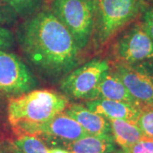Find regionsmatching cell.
<instances>
[{
  "instance_id": "cell-7",
  "label": "cell",
  "mask_w": 153,
  "mask_h": 153,
  "mask_svg": "<svg viewBox=\"0 0 153 153\" xmlns=\"http://www.w3.org/2000/svg\"><path fill=\"white\" fill-rule=\"evenodd\" d=\"M113 54L117 62L125 64H150L153 61V39L136 23L123 33L116 41Z\"/></svg>"
},
{
  "instance_id": "cell-13",
  "label": "cell",
  "mask_w": 153,
  "mask_h": 153,
  "mask_svg": "<svg viewBox=\"0 0 153 153\" xmlns=\"http://www.w3.org/2000/svg\"><path fill=\"white\" fill-rule=\"evenodd\" d=\"M66 150L72 153H113L116 143L112 134L86 135L69 144Z\"/></svg>"
},
{
  "instance_id": "cell-9",
  "label": "cell",
  "mask_w": 153,
  "mask_h": 153,
  "mask_svg": "<svg viewBox=\"0 0 153 153\" xmlns=\"http://www.w3.org/2000/svg\"><path fill=\"white\" fill-rule=\"evenodd\" d=\"M86 135L88 134L76 120L61 112L41 126L36 137L44 138L55 146L66 148L69 144Z\"/></svg>"
},
{
  "instance_id": "cell-8",
  "label": "cell",
  "mask_w": 153,
  "mask_h": 153,
  "mask_svg": "<svg viewBox=\"0 0 153 153\" xmlns=\"http://www.w3.org/2000/svg\"><path fill=\"white\" fill-rule=\"evenodd\" d=\"M147 65L117 62L112 69L140 107L153 105V72Z\"/></svg>"
},
{
  "instance_id": "cell-6",
  "label": "cell",
  "mask_w": 153,
  "mask_h": 153,
  "mask_svg": "<svg viewBox=\"0 0 153 153\" xmlns=\"http://www.w3.org/2000/svg\"><path fill=\"white\" fill-rule=\"evenodd\" d=\"M37 84L35 76L19 56L0 49V93L16 97L33 90Z\"/></svg>"
},
{
  "instance_id": "cell-25",
  "label": "cell",
  "mask_w": 153,
  "mask_h": 153,
  "mask_svg": "<svg viewBox=\"0 0 153 153\" xmlns=\"http://www.w3.org/2000/svg\"><path fill=\"white\" fill-rule=\"evenodd\" d=\"M113 153H126V152L123 149H119V150H115V152Z\"/></svg>"
},
{
  "instance_id": "cell-22",
  "label": "cell",
  "mask_w": 153,
  "mask_h": 153,
  "mask_svg": "<svg viewBox=\"0 0 153 153\" xmlns=\"http://www.w3.org/2000/svg\"><path fill=\"white\" fill-rule=\"evenodd\" d=\"M142 23L144 29L153 39V5L143 10Z\"/></svg>"
},
{
  "instance_id": "cell-2",
  "label": "cell",
  "mask_w": 153,
  "mask_h": 153,
  "mask_svg": "<svg viewBox=\"0 0 153 153\" xmlns=\"http://www.w3.org/2000/svg\"><path fill=\"white\" fill-rule=\"evenodd\" d=\"M69 105L66 95L49 89H33L11 98L7 104V119L18 137L36 136L38 129Z\"/></svg>"
},
{
  "instance_id": "cell-17",
  "label": "cell",
  "mask_w": 153,
  "mask_h": 153,
  "mask_svg": "<svg viewBox=\"0 0 153 153\" xmlns=\"http://www.w3.org/2000/svg\"><path fill=\"white\" fill-rule=\"evenodd\" d=\"M136 124L145 136L153 139V105L140 107Z\"/></svg>"
},
{
  "instance_id": "cell-14",
  "label": "cell",
  "mask_w": 153,
  "mask_h": 153,
  "mask_svg": "<svg viewBox=\"0 0 153 153\" xmlns=\"http://www.w3.org/2000/svg\"><path fill=\"white\" fill-rule=\"evenodd\" d=\"M108 121L115 143L123 150L131 147L146 137L136 123L120 119H108Z\"/></svg>"
},
{
  "instance_id": "cell-16",
  "label": "cell",
  "mask_w": 153,
  "mask_h": 153,
  "mask_svg": "<svg viewBox=\"0 0 153 153\" xmlns=\"http://www.w3.org/2000/svg\"><path fill=\"white\" fill-rule=\"evenodd\" d=\"M10 7L18 16H28L36 13L41 0H2Z\"/></svg>"
},
{
  "instance_id": "cell-12",
  "label": "cell",
  "mask_w": 153,
  "mask_h": 153,
  "mask_svg": "<svg viewBox=\"0 0 153 153\" xmlns=\"http://www.w3.org/2000/svg\"><path fill=\"white\" fill-rule=\"evenodd\" d=\"M103 99L130 103L140 106L137 101L131 96L124 84L111 68L105 71L99 84L97 91L94 100Z\"/></svg>"
},
{
  "instance_id": "cell-3",
  "label": "cell",
  "mask_w": 153,
  "mask_h": 153,
  "mask_svg": "<svg viewBox=\"0 0 153 153\" xmlns=\"http://www.w3.org/2000/svg\"><path fill=\"white\" fill-rule=\"evenodd\" d=\"M95 20L94 38L97 46L110 39L146 8L144 0H94Z\"/></svg>"
},
{
  "instance_id": "cell-19",
  "label": "cell",
  "mask_w": 153,
  "mask_h": 153,
  "mask_svg": "<svg viewBox=\"0 0 153 153\" xmlns=\"http://www.w3.org/2000/svg\"><path fill=\"white\" fill-rule=\"evenodd\" d=\"M17 14L10 6L0 0V26L13 25L17 22Z\"/></svg>"
},
{
  "instance_id": "cell-23",
  "label": "cell",
  "mask_w": 153,
  "mask_h": 153,
  "mask_svg": "<svg viewBox=\"0 0 153 153\" xmlns=\"http://www.w3.org/2000/svg\"><path fill=\"white\" fill-rule=\"evenodd\" d=\"M12 140H0V153H15Z\"/></svg>"
},
{
  "instance_id": "cell-5",
  "label": "cell",
  "mask_w": 153,
  "mask_h": 153,
  "mask_svg": "<svg viewBox=\"0 0 153 153\" xmlns=\"http://www.w3.org/2000/svg\"><path fill=\"white\" fill-rule=\"evenodd\" d=\"M110 68L108 60H91L64 76L60 89L66 97L94 100L102 76Z\"/></svg>"
},
{
  "instance_id": "cell-21",
  "label": "cell",
  "mask_w": 153,
  "mask_h": 153,
  "mask_svg": "<svg viewBox=\"0 0 153 153\" xmlns=\"http://www.w3.org/2000/svg\"><path fill=\"white\" fill-rule=\"evenodd\" d=\"M15 44L14 33L10 29L0 26V49H9Z\"/></svg>"
},
{
  "instance_id": "cell-11",
  "label": "cell",
  "mask_w": 153,
  "mask_h": 153,
  "mask_svg": "<svg viewBox=\"0 0 153 153\" xmlns=\"http://www.w3.org/2000/svg\"><path fill=\"white\" fill-rule=\"evenodd\" d=\"M64 112L76 120L88 135L100 136L111 134L108 119L86 106L78 104L71 105L66 107Z\"/></svg>"
},
{
  "instance_id": "cell-24",
  "label": "cell",
  "mask_w": 153,
  "mask_h": 153,
  "mask_svg": "<svg viewBox=\"0 0 153 153\" xmlns=\"http://www.w3.org/2000/svg\"><path fill=\"white\" fill-rule=\"evenodd\" d=\"M48 152L49 153H70L66 149H62V148L55 147L52 149H48Z\"/></svg>"
},
{
  "instance_id": "cell-15",
  "label": "cell",
  "mask_w": 153,
  "mask_h": 153,
  "mask_svg": "<svg viewBox=\"0 0 153 153\" xmlns=\"http://www.w3.org/2000/svg\"><path fill=\"white\" fill-rule=\"evenodd\" d=\"M15 153H49L42 140L36 136L18 137L12 140Z\"/></svg>"
},
{
  "instance_id": "cell-1",
  "label": "cell",
  "mask_w": 153,
  "mask_h": 153,
  "mask_svg": "<svg viewBox=\"0 0 153 153\" xmlns=\"http://www.w3.org/2000/svg\"><path fill=\"white\" fill-rule=\"evenodd\" d=\"M18 41L28 60L47 76H65L78 65L80 49L51 10L32 15L19 29Z\"/></svg>"
},
{
  "instance_id": "cell-10",
  "label": "cell",
  "mask_w": 153,
  "mask_h": 153,
  "mask_svg": "<svg viewBox=\"0 0 153 153\" xmlns=\"http://www.w3.org/2000/svg\"><path fill=\"white\" fill-rule=\"evenodd\" d=\"M85 106L106 119H120L134 123H136L140 109L130 103L103 99L88 100Z\"/></svg>"
},
{
  "instance_id": "cell-20",
  "label": "cell",
  "mask_w": 153,
  "mask_h": 153,
  "mask_svg": "<svg viewBox=\"0 0 153 153\" xmlns=\"http://www.w3.org/2000/svg\"><path fill=\"white\" fill-rule=\"evenodd\" d=\"M124 151L126 153H153V139L145 137L135 145Z\"/></svg>"
},
{
  "instance_id": "cell-18",
  "label": "cell",
  "mask_w": 153,
  "mask_h": 153,
  "mask_svg": "<svg viewBox=\"0 0 153 153\" xmlns=\"http://www.w3.org/2000/svg\"><path fill=\"white\" fill-rule=\"evenodd\" d=\"M5 95L0 93V140H12L10 135L11 128L7 119V104Z\"/></svg>"
},
{
  "instance_id": "cell-4",
  "label": "cell",
  "mask_w": 153,
  "mask_h": 153,
  "mask_svg": "<svg viewBox=\"0 0 153 153\" xmlns=\"http://www.w3.org/2000/svg\"><path fill=\"white\" fill-rule=\"evenodd\" d=\"M51 11L71 33L80 50L94 34L95 7L94 0H53Z\"/></svg>"
}]
</instances>
